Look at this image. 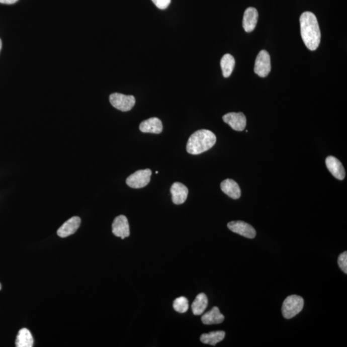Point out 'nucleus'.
Listing matches in <instances>:
<instances>
[{"mask_svg":"<svg viewBox=\"0 0 347 347\" xmlns=\"http://www.w3.org/2000/svg\"><path fill=\"white\" fill-rule=\"evenodd\" d=\"M300 32L303 41L309 50H316L320 45L321 32L316 16L305 12L300 16Z\"/></svg>","mask_w":347,"mask_h":347,"instance_id":"1","label":"nucleus"},{"mask_svg":"<svg viewBox=\"0 0 347 347\" xmlns=\"http://www.w3.org/2000/svg\"><path fill=\"white\" fill-rule=\"evenodd\" d=\"M216 136L207 129H201L194 133L189 138L187 151L191 154H200L211 149L216 143Z\"/></svg>","mask_w":347,"mask_h":347,"instance_id":"2","label":"nucleus"},{"mask_svg":"<svg viewBox=\"0 0 347 347\" xmlns=\"http://www.w3.org/2000/svg\"><path fill=\"white\" fill-rule=\"evenodd\" d=\"M304 305V300L300 296H289L282 304V315L286 319L292 318L302 311Z\"/></svg>","mask_w":347,"mask_h":347,"instance_id":"3","label":"nucleus"},{"mask_svg":"<svg viewBox=\"0 0 347 347\" xmlns=\"http://www.w3.org/2000/svg\"><path fill=\"white\" fill-rule=\"evenodd\" d=\"M110 102L111 104L116 109L122 112H128L135 106L136 100L133 96H126V95L115 93L110 95Z\"/></svg>","mask_w":347,"mask_h":347,"instance_id":"4","label":"nucleus"},{"mask_svg":"<svg viewBox=\"0 0 347 347\" xmlns=\"http://www.w3.org/2000/svg\"><path fill=\"white\" fill-rule=\"evenodd\" d=\"M151 175L152 171L149 168L136 171L127 178L126 184L133 189L143 188L149 184Z\"/></svg>","mask_w":347,"mask_h":347,"instance_id":"5","label":"nucleus"},{"mask_svg":"<svg viewBox=\"0 0 347 347\" xmlns=\"http://www.w3.org/2000/svg\"><path fill=\"white\" fill-rule=\"evenodd\" d=\"M271 59L267 51L261 50L256 58L254 63V73L261 77H267L271 71Z\"/></svg>","mask_w":347,"mask_h":347,"instance_id":"6","label":"nucleus"},{"mask_svg":"<svg viewBox=\"0 0 347 347\" xmlns=\"http://www.w3.org/2000/svg\"><path fill=\"white\" fill-rule=\"evenodd\" d=\"M228 228L233 232L248 239H253L256 236V231L253 226L244 221H231L228 223Z\"/></svg>","mask_w":347,"mask_h":347,"instance_id":"7","label":"nucleus"},{"mask_svg":"<svg viewBox=\"0 0 347 347\" xmlns=\"http://www.w3.org/2000/svg\"><path fill=\"white\" fill-rule=\"evenodd\" d=\"M112 232L116 237L122 239L128 237L130 235L129 224L127 217L123 215L116 217L112 224Z\"/></svg>","mask_w":347,"mask_h":347,"instance_id":"8","label":"nucleus"},{"mask_svg":"<svg viewBox=\"0 0 347 347\" xmlns=\"http://www.w3.org/2000/svg\"><path fill=\"white\" fill-rule=\"evenodd\" d=\"M223 120L233 130L242 131L246 126V118L242 113H229L224 115Z\"/></svg>","mask_w":347,"mask_h":347,"instance_id":"9","label":"nucleus"},{"mask_svg":"<svg viewBox=\"0 0 347 347\" xmlns=\"http://www.w3.org/2000/svg\"><path fill=\"white\" fill-rule=\"evenodd\" d=\"M81 220L80 217L74 216L65 222L58 229L57 235L60 237L64 238L73 235L80 227Z\"/></svg>","mask_w":347,"mask_h":347,"instance_id":"10","label":"nucleus"},{"mask_svg":"<svg viewBox=\"0 0 347 347\" xmlns=\"http://www.w3.org/2000/svg\"><path fill=\"white\" fill-rule=\"evenodd\" d=\"M326 166L333 177L337 180H343L345 178V170L341 161L332 156H328L325 159Z\"/></svg>","mask_w":347,"mask_h":347,"instance_id":"11","label":"nucleus"},{"mask_svg":"<svg viewBox=\"0 0 347 347\" xmlns=\"http://www.w3.org/2000/svg\"><path fill=\"white\" fill-rule=\"evenodd\" d=\"M258 14L255 8H249L244 12L242 26L244 31L249 33L254 31L257 24Z\"/></svg>","mask_w":347,"mask_h":347,"instance_id":"12","label":"nucleus"},{"mask_svg":"<svg viewBox=\"0 0 347 347\" xmlns=\"http://www.w3.org/2000/svg\"><path fill=\"white\" fill-rule=\"evenodd\" d=\"M170 193L172 194V202L175 205H182L187 200L189 190L181 183L176 182L171 187Z\"/></svg>","mask_w":347,"mask_h":347,"instance_id":"13","label":"nucleus"},{"mask_svg":"<svg viewBox=\"0 0 347 347\" xmlns=\"http://www.w3.org/2000/svg\"><path fill=\"white\" fill-rule=\"evenodd\" d=\"M140 130L142 133L159 134L163 131V125L158 118L152 117L141 122Z\"/></svg>","mask_w":347,"mask_h":347,"instance_id":"14","label":"nucleus"},{"mask_svg":"<svg viewBox=\"0 0 347 347\" xmlns=\"http://www.w3.org/2000/svg\"><path fill=\"white\" fill-rule=\"evenodd\" d=\"M222 191L233 200H237L241 196L239 185L234 180L226 179L221 184Z\"/></svg>","mask_w":347,"mask_h":347,"instance_id":"15","label":"nucleus"},{"mask_svg":"<svg viewBox=\"0 0 347 347\" xmlns=\"http://www.w3.org/2000/svg\"><path fill=\"white\" fill-rule=\"evenodd\" d=\"M224 316L221 313L219 309L217 307H214L210 311L203 314L201 321L205 325H213V324H219L223 322Z\"/></svg>","mask_w":347,"mask_h":347,"instance_id":"16","label":"nucleus"},{"mask_svg":"<svg viewBox=\"0 0 347 347\" xmlns=\"http://www.w3.org/2000/svg\"><path fill=\"white\" fill-rule=\"evenodd\" d=\"M17 347H32L34 346V338L31 331L27 328H22L18 332L16 339Z\"/></svg>","mask_w":347,"mask_h":347,"instance_id":"17","label":"nucleus"},{"mask_svg":"<svg viewBox=\"0 0 347 347\" xmlns=\"http://www.w3.org/2000/svg\"><path fill=\"white\" fill-rule=\"evenodd\" d=\"M225 335V332L219 330V331L211 332L208 334H203L201 335L200 340L203 343L216 346L217 343L223 341Z\"/></svg>","mask_w":347,"mask_h":347,"instance_id":"18","label":"nucleus"},{"mask_svg":"<svg viewBox=\"0 0 347 347\" xmlns=\"http://www.w3.org/2000/svg\"><path fill=\"white\" fill-rule=\"evenodd\" d=\"M208 305V298L205 293H200L197 296L196 299L194 300L192 304V310H193L194 315H201L205 312Z\"/></svg>","mask_w":347,"mask_h":347,"instance_id":"19","label":"nucleus"},{"mask_svg":"<svg viewBox=\"0 0 347 347\" xmlns=\"http://www.w3.org/2000/svg\"><path fill=\"white\" fill-rule=\"evenodd\" d=\"M235 61L232 55L226 54L221 60V67L224 77L228 78L231 75L234 69Z\"/></svg>","mask_w":347,"mask_h":347,"instance_id":"20","label":"nucleus"},{"mask_svg":"<svg viewBox=\"0 0 347 347\" xmlns=\"http://www.w3.org/2000/svg\"><path fill=\"white\" fill-rule=\"evenodd\" d=\"M173 307L176 311L180 313H185L189 309V301L184 297L177 298L173 301Z\"/></svg>","mask_w":347,"mask_h":347,"instance_id":"21","label":"nucleus"},{"mask_svg":"<svg viewBox=\"0 0 347 347\" xmlns=\"http://www.w3.org/2000/svg\"><path fill=\"white\" fill-rule=\"evenodd\" d=\"M337 264L344 274H347V252L344 251L340 254L337 259Z\"/></svg>","mask_w":347,"mask_h":347,"instance_id":"22","label":"nucleus"},{"mask_svg":"<svg viewBox=\"0 0 347 347\" xmlns=\"http://www.w3.org/2000/svg\"><path fill=\"white\" fill-rule=\"evenodd\" d=\"M152 2L157 8L163 10L169 6L171 0H152Z\"/></svg>","mask_w":347,"mask_h":347,"instance_id":"23","label":"nucleus"},{"mask_svg":"<svg viewBox=\"0 0 347 347\" xmlns=\"http://www.w3.org/2000/svg\"><path fill=\"white\" fill-rule=\"evenodd\" d=\"M18 0H0V4L12 5L16 3Z\"/></svg>","mask_w":347,"mask_h":347,"instance_id":"24","label":"nucleus"},{"mask_svg":"<svg viewBox=\"0 0 347 347\" xmlns=\"http://www.w3.org/2000/svg\"><path fill=\"white\" fill-rule=\"evenodd\" d=\"M2 48V41L1 40V39H0V52H1Z\"/></svg>","mask_w":347,"mask_h":347,"instance_id":"25","label":"nucleus"},{"mask_svg":"<svg viewBox=\"0 0 347 347\" xmlns=\"http://www.w3.org/2000/svg\"><path fill=\"white\" fill-rule=\"evenodd\" d=\"M1 289H2V285H1V284H0V290H1Z\"/></svg>","mask_w":347,"mask_h":347,"instance_id":"26","label":"nucleus"}]
</instances>
